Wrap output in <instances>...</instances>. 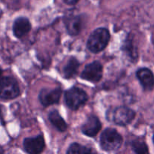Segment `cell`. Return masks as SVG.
Masks as SVG:
<instances>
[{
    "label": "cell",
    "instance_id": "6da1fadb",
    "mask_svg": "<svg viewBox=\"0 0 154 154\" xmlns=\"http://www.w3.org/2000/svg\"><path fill=\"white\" fill-rule=\"evenodd\" d=\"M110 32L106 28H98L94 30L87 41V48L93 53H99L108 45Z\"/></svg>",
    "mask_w": 154,
    "mask_h": 154
},
{
    "label": "cell",
    "instance_id": "7a4b0ae2",
    "mask_svg": "<svg viewBox=\"0 0 154 154\" xmlns=\"http://www.w3.org/2000/svg\"><path fill=\"white\" fill-rule=\"evenodd\" d=\"M123 138L114 129L108 128L102 133L100 146L105 151H115L122 145Z\"/></svg>",
    "mask_w": 154,
    "mask_h": 154
},
{
    "label": "cell",
    "instance_id": "3957f363",
    "mask_svg": "<svg viewBox=\"0 0 154 154\" xmlns=\"http://www.w3.org/2000/svg\"><path fill=\"white\" fill-rule=\"evenodd\" d=\"M135 117L133 110L126 106H120L114 108L112 111L107 113V117L118 126H126L129 124Z\"/></svg>",
    "mask_w": 154,
    "mask_h": 154
},
{
    "label": "cell",
    "instance_id": "277c9868",
    "mask_svg": "<svg viewBox=\"0 0 154 154\" xmlns=\"http://www.w3.org/2000/svg\"><path fill=\"white\" fill-rule=\"evenodd\" d=\"M88 100L87 93L78 87H72L65 93V103L70 109L76 111Z\"/></svg>",
    "mask_w": 154,
    "mask_h": 154
},
{
    "label": "cell",
    "instance_id": "5b68a950",
    "mask_svg": "<svg viewBox=\"0 0 154 154\" xmlns=\"http://www.w3.org/2000/svg\"><path fill=\"white\" fill-rule=\"evenodd\" d=\"M20 95L18 83L10 76H2L0 78V98L3 100H11Z\"/></svg>",
    "mask_w": 154,
    "mask_h": 154
},
{
    "label": "cell",
    "instance_id": "8992f818",
    "mask_svg": "<svg viewBox=\"0 0 154 154\" xmlns=\"http://www.w3.org/2000/svg\"><path fill=\"white\" fill-rule=\"evenodd\" d=\"M103 67L98 61H94L87 65L81 73V78L93 83L99 82L102 78Z\"/></svg>",
    "mask_w": 154,
    "mask_h": 154
},
{
    "label": "cell",
    "instance_id": "52a82bcc",
    "mask_svg": "<svg viewBox=\"0 0 154 154\" xmlns=\"http://www.w3.org/2000/svg\"><path fill=\"white\" fill-rule=\"evenodd\" d=\"M61 94L62 90L60 88H44L40 91L38 99L42 105L47 107L58 103Z\"/></svg>",
    "mask_w": 154,
    "mask_h": 154
},
{
    "label": "cell",
    "instance_id": "ba28073f",
    "mask_svg": "<svg viewBox=\"0 0 154 154\" xmlns=\"http://www.w3.org/2000/svg\"><path fill=\"white\" fill-rule=\"evenodd\" d=\"M45 147V139L42 135H39L33 138H26L23 141L24 150L28 153H40L43 151Z\"/></svg>",
    "mask_w": 154,
    "mask_h": 154
},
{
    "label": "cell",
    "instance_id": "9c48e42d",
    "mask_svg": "<svg viewBox=\"0 0 154 154\" xmlns=\"http://www.w3.org/2000/svg\"><path fill=\"white\" fill-rule=\"evenodd\" d=\"M85 23L82 15L70 16L65 20L66 29L71 35H76L81 32Z\"/></svg>",
    "mask_w": 154,
    "mask_h": 154
},
{
    "label": "cell",
    "instance_id": "30bf717a",
    "mask_svg": "<svg viewBox=\"0 0 154 154\" xmlns=\"http://www.w3.org/2000/svg\"><path fill=\"white\" fill-rule=\"evenodd\" d=\"M102 128V123L96 116L91 115L81 127L82 132L88 137H95Z\"/></svg>",
    "mask_w": 154,
    "mask_h": 154
},
{
    "label": "cell",
    "instance_id": "8fae6325",
    "mask_svg": "<svg viewBox=\"0 0 154 154\" xmlns=\"http://www.w3.org/2000/svg\"><path fill=\"white\" fill-rule=\"evenodd\" d=\"M138 79L146 91H150L154 87V75L151 70L147 68H141L136 72Z\"/></svg>",
    "mask_w": 154,
    "mask_h": 154
},
{
    "label": "cell",
    "instance_id": "7c38bea8",
    "mask_svg": "<svg viewBox=\"0 0 154 154\" xmlns=\"http://www.w3.org/2000/svg\"><path fill=\"white\" fill-rule=\"evenodd\" d=\"M13 33L17 38L23 37L31 29V23L27 18L20 17L17 18L13 23Z\"/></svg>",
    "mask_w": 154,
    "mask_h": 154
},
{
    "label": "cell",
    "instance_id": "4fadbf2b",
    "mask_svg": "<svg viewBox=\"0 0 154 154\" xmlns=\"http://www.w3.org/2000/svg\"><path fill=\"white\" fill-rule=\"evenodd\" d=\"M48 118L53 126L60 132H65L67 129V124H66V121L60 116L57 110L51 111L48 115Z\"/></svg>",
    "mask_w": 154,
    "mask_h": 154
},
{
    "label": "cell",
    "instance_id": "5bb4252c",
    "mask_svg": "<svg viewBox=\"0 0 154 154\" xmlns=\"http://www.w3.org/2000/svg\"><path fill=\"white\" fill-rule=\"evenodd\" d=\"M79 62L74 57H71L64 66L63 69V73H64V77L66 78H73L76 75L78 72V69L79 68Z\"/></svg>",
    "mask_w": 154,
    "mask_h": 154
},
{
    "label": "cell",
    "instance_id": "9a60e30c",
    "mask_svg": "<svg viewBox=\"0 0 154 154\" xmlns=\"http://www.w3.org/2000/svg\"><path fill=\"white\" fill-rule=\"evenodd\" d=\"M132 150L135 153L139 154H144L148 153V147L147 144L143 140L138 138V139L134 140L132 142Z\"/></svg>",
    "mask_w": 154,
    "mask_h": 154
},
{
    "label": "cell",
    "instance_id": "2e32d148",
    "mask_svg": "<svg viewBox=\"0 0 154 154\" xmlns=\"http://www.w3.org/2000/svg\"><path fill=\"white\" fill-rule=\"evenodd\" d=\"M92 150L90 148H88L87 147L81 145V144H78V143H74V144H71L70 147H69L67 150V153L73 154H86V153H91Z\"/></svg>",
    "mask_w": 154,
    "mask_h": 154
},
{
    "label": "cell",
    "instance_id": "e0dca14e",
    "mask_svg": "<svg viewBox=\"0 0 154 154\" xmlns=\"http://www.w3.org/2000/svg\"><path fill=\"white\" fill-rule=\"evenodd\" d=\"M65 3H66L67 5H75L77 2H78L79 0H63Z\"/></svg>",
    "mask_w": 154,
    "mask_h": 154
},
{
    "label": "cell",
    "instance_id": "ac0fdd59",
    "mask_svg": "<svg viewBox=\"0 0 154 154\" xmlns=\"http://www.w3.org/2000/svg\"><path fill=\"white\" fill-rule=\"evenodd\" d=\"M2 69H0V78L2 77Z\"/></svg>",
    "mask_w": 154,
    "mask_h": 154
},
{
    "label": "cell",
    "instance_id": "d6986e66",
    "mask_svg": "<svg viewBox=\"0 0 154 154\" xmlns=\"http://www.w3.org/2000/svg\"><path fill=\"white\" fill-rule=\"evenodd\" d=\"M153 143H154V135H153Z\"/></svg>",
    "mask_w": 154,
    "mask_h": 154
}]
</instances>
